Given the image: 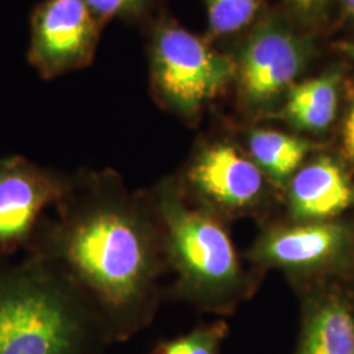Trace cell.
I'll list each match as a JSON object with an SVG mask.
<instances>
[{
    "label": "cell",
    "instance_id": "cell-19",
    "mask_svg": "<svg viewBox=\"0 0 354 354\" xmlns=\"http://www.w3.org/2000/svg\"><path fill=\"white\" fill-rule=\"evenodd\" d=\"M342 50L345 51L346 54H349L354 59V44H349V45H344Z\"/></svg>",
    "mask_w": 354,
    "mask_h": 354
},
{
    "label": "cell",
    "instance_id": "cell-7",
    "mask_svg": "<svg viewBox=\"0 0 354 354\" xmlns=\"http://www.w3.org/2000/svg\"><path fill=\"white\" fill-rule=\"evenodd\" d=\"M99 42V20L84 0H45L32 16L28 59L44 77L82 68Z\"/></svg>",
    "mask_w": 354,
    "mask_h": 354
},
{
    "label": "cell",
    "instance_id": "cell-11",
    "mask_svg": "<svg viewBox=\"0 0 354 354\" xmlns=\"http://www.w3.org/2000/svg\"><path fill=\"white\" fill-rule=\"evenodd\" d=\"M297 354H354V308L337 298L315 306L304 320Z\"/></svg>",
    "mask_w": 354,
    "mask_h": 354
},
{
    "label": "cell",
    "instance_id": "cell-1",
    "mask_svg": "<svg viewBox=\"0 0 354 354\" xmlns=\"http://www.w3.org/2000/svg\"><path fill=\"white\" fill-rule=\"evenodd\" d=\"M53 209L28 253L46 257L73 281L113 344L149 327L169 273L150 189H129L112 169H82L67 175Z\"/></svg>",
    "mask_w": 354,
    "mask_h": 354
},
{
    "label": "cell",
    "instance_id": "cell-5",
    "mask_svg": "<svg viewBox=\"0 0 354 354\" xmlns=\"http://www.w3.org/2000/svg\"><path fill=\"white\" fill-rule=\"evenodd\" d=\"M172 177L190 205L216 218L251 210L264 189L261 169L227 142L203 145Z\"/></svg>",
    "mask_w": 354,
    "mask_h": 354
},
{
    "label": "cell",
    "instance_id": "cell-10",
    "mask_svg": "<svg viewBox=\"0 0 354 354\" xmlns=\"http://www.w3.org/2000/svg\"><path fill=\"white\" fill-rule=\"evenodd\" d=\"M345 231L337 225L317 223L269 234L259 243L254 257L283 266H314L339 252Z\"/></svg>",
    "mask_w": 354,
    "mask_h": 354
},
{
    "label": "cell",
    "instance_id": "cell-15",
    "mask_svg": "<svg viewBox=\"0 0 354 354\" xmlns=\"http://www.w3.org/2000/svg\"><path fill=\"white\" fill-rule=\"evenodd\" d=\"M209 26L216 36L231 35L247 26L259 8V0H206Z\"/></svg>",
    "mask_w": 354,
    "mask_h": 354
},
{
    "label": "cell",
    "instance_id": "cell-16",
    "mask_svg": "<svg viewBox=\"0 0 354 354\" xmlns=\"http://www.w3.org/2000/svg\"><path fill=\"white\" fill-rule=\"evenodd\" d=\"M97 20L134 12L146 0H84Z\"/></svg>",
    "mask_w": 354,
    "mask_h": 354
},
{
    "label": "cell",
    "instance_id": "cell-12",
    "mask_svg": "<svg viewBox=\"0 0 354 354\" xmlns=\"http://www.w3.org/2000/svg\"><path fill=\"white\" fill-rule=\"evenodd\" d=\"M337 86V74L315 77L297 86L286 104V117L299 129H326L336 114Z\"/></svg>",
    "mask_w": 354,
    "mask_h": 354
},
{
    "label": "cell",
    "instance_id": "cell-20",
    "mask_svg": "<svg viewBox=\"0 0 354 354\" xmlns=\"http://www.w3.org/2000/svg\"><path fill=\"white\" fill-rule=\"evenodd\" d=\"M344 3H345L348 12L354 16V0H344Z\"/></svg>",
    "mask_w": 354,
    "mask_h": 354
},
{
    "label": "cell",
    "instance_id": "cell-4",
    "mask_svg": "<svg viewBox=\"0 0 354 354\" xmlns=\"http://www.w3.org/2000/svg\"><path fill=\"white\" fill-rule=\"evenodd\" d=\"M151 73L159 104L192 120L236 76V64L188 30L165 24L152 41Z\"/></svg>",
    "mask_w": 354,
    "mask_h": 354
},
{
    "label": "cell",
    "instance_id": "cell-18",
    "mask_svg": "<svg viewBox=\"0 0 354 354\" xmlns=\"http://www.w3.org/2000/svg\"><path fill=\"white\" fill-rule=\"evenodd\" d=\"M298 8L304 10V11H311L314 10L315 7H317V4L322 1V0H291Z\"/></svg>",
    "mask_w": 354,
    "mask_h": 354
},
{
    "label": "cell",
    "instance_id": "cell-3",
    "mask_svg": "<svg viewBox=\"0 0 354 354\" xmlns=\"http://www.w3.org/2000/svg\"><path fill=\"white\" fill-rule=\"evenodd\" d=\"M149 189L163 226L168 269L175 276L165 299H185L215 311L231 308L244 276L221 219L190 205L172 176Z\"/></svg>",
    "mask_w": 354,
    "mask_h": 354
},
{
    "label": "cell",
    "instance_id": "cell-6",
    "mask_svg": "<svg viewBox=\"0 0 354 354\" xmlns=\"http://www.w3.org/2000/svg\"><path fill=\"white\" fill-rule=\"evenodd\" d=\"M66 177L23 156L0 159V254L30 250L45 212L62 196Z\"/></svg>",
    "mask_w": 354,
    "mask_h": 354
},
{
    "label": "cell",
    "instance_id": "cell-14",
    "mask_svg": "<svg viewBox=\"0 0 354 354\" xmlns=\"http://www.w3.org/2000/svg\"><path fill=\"white\" fill-rule=\"evenodd\" d=\"M227 332L225 322L200 326L189 333L159 342L151 354H219Z\"/></svg>",
    "mask_w": 354,
    "mask_h": 354
},
{
    "label": "cell",
    "instance_id": "cell-9",
    "mask_svg": "<svg viewBox=\"0 0 354 354\" xmlns=\"http://www.w3.org/2000/svg\"><path fill=\"white\" fill-rule=\"evenodd\" d=\"M290 201L292 213L299 218H328L353 203L354 188L340 165L320 158L295 175Z\"/></svg>",
    "mask_w": 354,
    "mask_h": 354
},
{
    "label": "cell",
    "instance_id": "cell-13",
    "mask_svg": "<svg viewBox=\"0 0 354 354\" xmlns=\"http://www.w3.org/2000/svg\"><path fill=\"white\" fill-rule=\"evenodd\" d=\"M248 149L254 165L276 181H283L302 163L308 143L273 130H252Z\"/></svg>",
    "mask_w": 354,
    "mask_h": 354
},
{
    "label": "cell",
    "instance_id": "cell-17",
    "mask_svg": "<svg viewBox=\"0 0 354 354\" xmlns=\"http://www.w3.org/2000/svg\"><path fill=\"white\" fill-rule=\"evenodd\" d=\"M345 147L349 156L354 160V104L345 127Z\"/></svg>",
    "mask_w": 354,
    "mask_h": 354
},
{
    "label": "cell",
    "instance_id": "cell-8",
    "mask_svg": "<svg viewBox=\"0 0 354 354\" xmlns=\"http://www.w3.org/2000/svg\"><path fill=\"white\" fill-rule=\"evenodd\" d=\"M302 64V48L288 32L276 28L256 32L236 66L241 99L251 106L268 102L290 84Z\"/></svg>",
    "mask_w": 354,
    "mask_h": 354
},
{
    "label": "cell",
    "instance_id": "cell-2",
    "mask_svg": "<svg viewBox=\"0 0 354 354\" xmlns=\"http://www.w3.org/2000/svg\"><path fill=\"white\" fill-rule=\"evenodd\" d=\"M112 344L88 299L46 257L28 253L0 270V354H102Z\"/></svg>",
    "mask_w": 354,
    "mask_h": 354
}]
</instances>
